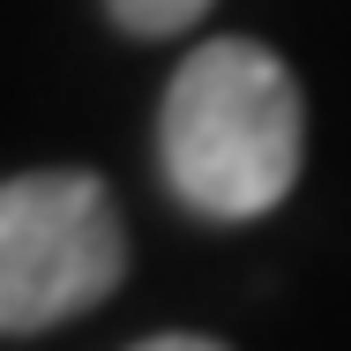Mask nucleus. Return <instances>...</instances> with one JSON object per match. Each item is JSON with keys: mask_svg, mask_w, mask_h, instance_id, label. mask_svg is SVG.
<instances>
[{"mask_svg": "<svg viewBox=\"0 0 351 351\" xmlns=\"http://www.w3.org/2000/svg\"><path fill=\"white\" fill-rule=\"evenodd\" d=\"M306 157V105L299 82L254 38L195 45L157 112V165L165 187L195 217L254 224L299 187Z\"/></svg>", "mask_w": 351, "mask_h": 351, "instance_id": "obj_1", "label": "nucleus"}, {"mask_svg": "<svg viewBox=\"0 0 351 351\" xmlns=\"http://www.w3.org/2000/svg\"><path fill=\"white\" fill-rule=\"evenodd\" d=\"M128 277V224L97 172L0 180V337H38L90 314Z\"/></svg>", "mask_w": 351, "mask_h": 351, "instance_id": "obj_2", "label": "nucleus"}, {"mask_svg": "<svg viewBox=\"0 0 351 351\" xmlns=\"http://www.w3.org/2000/svg\"><path fill=\"white\" fill-rule=\"evenodd\" d=\"M105 8H112V23L128 38H180V30H195L210 15L217 0H105Z\"/></svg>", "mask_w": 351, "mask_h": 351, "instance_id": "obj_3", "label": "nucleus"}, {"mask_svg": "<svg viewBox=\"0 0 351 351\" xmlns=\"http://www.w3.org/2000/svg\"><path fill=\"white\" fill-rule=\"evenodd\" d=\"M128 351H224L217 337H187V329H172V337H142V344H128Z\"/></svg>", "mask_w": 351, "mask_h": 351, "instance_id": "obj_4", "label": "nucleus"}]
</instances>
